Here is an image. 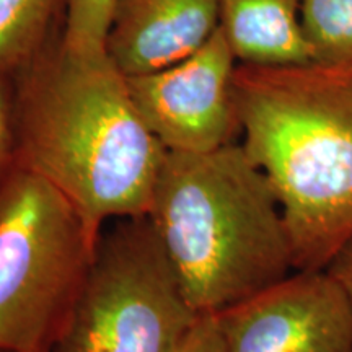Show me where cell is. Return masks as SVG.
<instances>
[{
	"label": "cell",
	"instance_id": "ba28073f",
	"mask_svg": "<svg viewBox=\"0 0 352 352\" xmlns=\"http://www.w3.org/2000/svg\"><path fill=\"white\" fill-rule=\"evenodd\" d=\"M220 0H113L107 52L126 77L170 67L219 28Z\"/></svg>",
	"mask_w": 352,
	"mask_h": 352
},
{
	"label": "cell",
	"instance_id": "3957f363",
	"mask_svg": "<svg viewBox=\"0 0 352 352\" xmlns=\"http://www.w3.org/2000/svg\"><path fill=\"white\" fill-rule=\"evenodd\" d=\"M147 219L184 298L217 315L296 270L270 179L241 142L210 152H166Z\"/></svg>",
	"mask_w": 352,
	"mask_h": 352
},
{
	"label": "cell",
	"instance_id": "8992f818",
	"mask_svg": "<svg viewBox=\"0 0 352 352\" xmlns=\"http://www.w3.org/2000/svg\"><path fill=\"white\" fill-rule=\"evenodd\" d=\"M236 59L217 28L196 52L170 67L126 77L140 120L166 152L201 153L236 142Z\"/></svg>",
	"mask_w": 352,
	"mask_h": 352
},
{
	"label": "cell",
	"instance_id": "9c48e42d",
	"mask_svg": "<svg viewBox=\"0 0 352 352\" xmlns=\"http://www.w3.org/2000/svg\"><path fill=\"white\" fill-rule=\"evenodd\" d=\"M303 0H220L219 28L239 64L314 63L300 23Z\"/></svg>",
	"mask_w": 352,
	"mask_h": 352
},
{
	"label": "cell",
	"instance_id": "52a82bcc",
	"mask_svg": "<svg viewBox=\"0 0 352 352\" xmlns=\"http://www.w3.org/2000/svg\"><path fill=\"white\" fill-rule=\"evenodd\" d=\"M223 352H352V303L323 271H294L214 315Z\"/></svg>",
	"mask_w": 352,
	"mask_h": 352
},
{
	"label": "cell",
	"instance_id": "7c38bea8",
	"mask_svg": "<svg viewBox=\"0 0 352 352\" xmlns=\"http://www.w3.org/2000/svg\"><path fill=\"white\" fill-rule=\"evenodd\" d=\"M113 0H70L64 43L78 52L107 51Z\"/></svg>",
	"mask_w": 352,
	"mask_h": 352
},
{
	"label": "cell",
	"instance_id": "9a60e30c",
	"mask_svg": "<svg viewBox=\"0 0 352 352\" xmlns=\"http://www.w3.org/2000/svg\"><path fill=\"white\" fill-rule=\"evenodd\" d=\"M327 271L340 283L352 303V240L336 254Z\"/></svg>",
	"mask_w": 352,
	"mask_h": 352
},
{
	"label": "cell",
	"instance_id": "4fadbf2b",
	"mask_svg": "<svg viewBox=\"0 0 352 352\" xmlns=\"http://www.w3.org/2000/svg\"><path fill=\"white\" fill-rule=\"evenodd\" d=\"M12 82L0 80V179L12 165Z\"/></svg>",
	"mask_w": 352,
	"mask_h": 352
},
{
	"label": "cell",
	"instance_id": "30bf717a",
	"mask_svg": "<svg viewBox=\"0 0 352 352\" xmlns=\"http://www.w3.org/2000/svg\"><path fill=\"white\" fill-rule=\"evenodd\" d=\"M70 0H0V80L65 33Z\"/></svg>",
	"mask_w": 352,
	"mask_h": 352
},
{
	"label": "cell",
	"instance_id": "5b68a950",
	"mask_svg": "<svg viewBox=\"0 0 352 352\" xmlns=\"http://www.w3.org/2000/svg\"><path fill=\"white\" fill-rule=\"evenodd\" d=\"M201 318L147 215L116 219L50 352H182Z\"/></svg>",
	"mask_w": 352,
	"mask_h": 352
},
{
	"label": "cell",
	"instance_id": "277c9868",
	"mask_svg": "<svg viewBox=\"0 0 352 352\" xmlns=\"http://www.w3.org/2000/svg\"><path fill=\"white\" fill-rule=\"evenodd\" d=\"M96 243L63 192L10 165L0 179V352L51 351Z\"/></svg>",
	"mask_w": 352,
	"mask_h": 352
},
{
	"label": "cell",
	"instance_id": "6da1fadb",
	"mask_svg": "<svg viewBox=\"0 0 352 352\" xmlns=\"http://www.w3.org/2000/svg\"><path fill=\"white\" fill-rule=\"evenodd\" d=\"M10 82L12 164L63 192L95 239L113 220L147 214L166 148L107 51H74L63 36Z\"/></svg>",
	"mask_w": 352,
	"mask_h": 352
},
{
	"label": "cell",
	"instance_id": "8fae6325",
	"mask_svg": "<svg viewBox=\"0 0 352 352\" xmlns=\"http://www.w3.org/2000/svg\"><path fill=\"white\" fill-rule=\"evenodd\" d=\"M300 23L314 63H352V0H303Z\"/></svg>",
	"mask_w": 352,
	"mask_h": 352
},
{
	"label": "cell",
	"instance_id": "5bb4252c",
	"mask_svg": "<svg viewBox=\"0 0 352 352\" xmlns=\"http://www.w3.org/2000/svg\"><path fill=\"white\" fill-rule=\"evenodd\" d=\"M182 352H223L217 321L214 315L202 316L189 334Z\"/></svg>",
	"mask_w": 352,
	"mask_h": 352
},
{
	"label": "cell",
	"instance_id": "2e32d148",
	"mask_svg": "<svg viewBox=\"0 0 352 352\" xmlns=\"http://www.w3.org/2000/svg\"><path fill=\"white\" fill-rule=\"evenodd\" d=\"M44 352H47V351H44Z\"/></svg>",
	"mask_w": 352,
	"mask_h": 352
},
{
	"label": "cell",
	"instance_id": "7a4b0ae2",
	"mask_svg": "<svg viewBox=\"0 0 352 352\" xmlns=\"http://www.w3.org/2000/svg\"><path fill=\"white\" fill-rule=\"evenodd\" d=\"M241 145L270 179L296 270L323 271L352 240V63L236 64Z\"/></svg>",
	"mask_w": 352,
	"mask_h": 352
}]
</instances>
